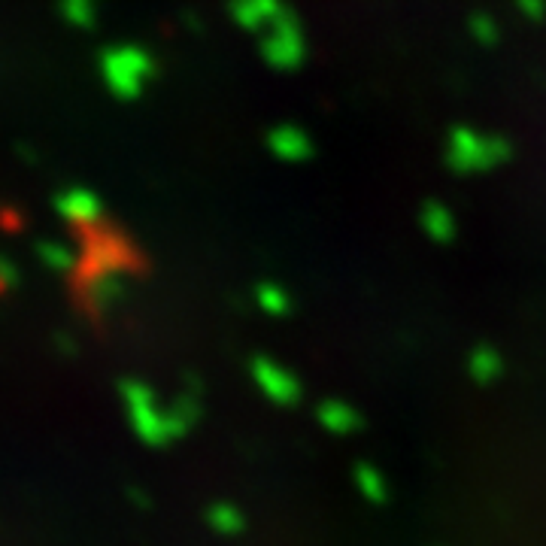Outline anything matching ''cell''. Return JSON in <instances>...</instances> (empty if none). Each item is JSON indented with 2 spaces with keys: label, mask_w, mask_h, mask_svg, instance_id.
<instances>
[{
  "label": "cell",
  "mask_w": 546,
  "mask_h": 546,
  "mask_svg": "<svg viewBox=\"0 0 546 546\" xmlns=\"http://www.w3.org/2000/svg\"><path fill=\"white\" fill-rule=\"evenodd\" d=\"M122 404H125V416L131 431L137 434L140 443L146 446H167L179 437H186L189 428L198 422L201 416V404L195 395H182L176 398L170 407H161L158 392L140 380H125L119 386Z\"/></svg>",
  "instance_id": "6da1fadb"
},
{
  "label": "cell",
  "mask_w": 546,
  "mask_h": 546,
  "mask_svg": "<svg viewBox=\"0 0 546 546\" xmlns=\"http://www.w3.org/2000/svg\"><path fill=\"white\" fill-rule=\"evenodd\" d=\"M252 377L258 383V389L273 401V404H280V407H292L298 398H301V386L298 380L283 371L280 364H273L267 358H255L252 361Z\"/></svg>",
  "instance_id": "7a4b0ae2"
},
{
  "label": "cell",
  "mask_w": 546,
  "mask_h": 546,
  "mask_svg": "<svg viewBox=\"0 0 546 546\" xmlns=\"http://www.w3.org/2000/svg\"><path fill=\"white\" fill-rule=\"evenodd\" d=\"M207 525H210L216 534H222V537H237V534H243V528H246V516H243V510H237L234 504L219 501V504L207 507Z\"/></svg>",
  "instance_id": "3957f363"
},
{
  "label": "cell",
  "mask_w": 546,
  "mask_h": 546,
  "mask_svg": "<svg viewBox=\"0 0 546 546\" xmlns=\"http://www.w3.org/2000/svg\"><path fill=\"white\" fill-rule=\"evenodd\" d=\"M319 419L328 431H337V434H346L349 428H355V416L349 407L337 404V401H328L319 407Z\"/></svg>",
  "instance_id": "277c9868"
},
{
  "label": "cell",
  "mask_w": 546,
  "mask_h": 546,
  "mask_svg": "<svg viewBox=\"0 0 546 546\" xmlns=\"http://www.w3.org/2000/svg\"><path fill=\"white\" fill-rule=\"evenodd\" d=\"M358 480L364 483L361 489H364V495H371L374 501H383V480L380 477H374V471L371 468H361L358 471Z\"/></svg>",
  "instance_id": "5b68a950"
}]
</instances>
